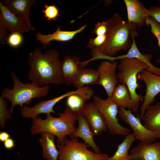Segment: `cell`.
Listing matches in <instances>:
<instances>
[{
    "label": "cell",
    "instance_id": "obj_4",
    "mask_svg": "<svg viewBox=\"0 0 160 160\" xmlns=\"http://www.w3.org/2000/svg\"><path fill=\"white\" fill-rule=\"evenodd\" d=\"M119 60L117 66L119 70L117 74L118 81L128 88L131 99L130 110L137 113L140 102L144 98V96L136 92V89L142 87L137 83V74L141 70H148V68L145 63L136 58H126Z\"/></svg>",
    "mask_w": 160,
    "mask_h": 160
},
{
    "label": "cell",
    "instance_id": "obj_30",
    "mask_svg": "<svg viewBox=\"0 0 160 160\" xmlns=\"http://www.w3.org/2000/svg\"><path fill=\"white\" fill-rule=\"evenodd\" d=\"M106 34L97 36L94 38L90 39L89 43L87 46L90 48L91 53L94 52L100 49L105 43L106 39Z\"/></svg>",
    "mask_w": 160,
    "mask_h": 160
},
{
    "label": "cell",
    "instance_id": "obj_28",
    "mask_svg": "<svg viewBox=\"0 0 160 160\" xmlns=\"http://www.w3.org/2000/svg\"><path fill=\"white\" fill-rule=\"evenodd\" d=\"M45 9L42 10L44 16L47 21L50 22L52 20H56L58 17L61 16L59 13V10L55 5L44 4Z\"/></svg>",
    "mask_w": 160,
    "mask_h": 160
},
{
    "label": "cell",
    "instance_id": "obj_33",
    "mask_svg": "<svg viewBox=\"0 0 160 160\" xmlns=\"http://www.w3.org/2000/svg\"><path fill=\"white\" fill-rule=\"evenodd\" d=\"M1 17L0 16V43L4 45L5 41H7L9 35Z\"/></svg>",
    "mask_w": 160,
    "mask_h": 160
},
{
    "label": "cell",
    "instance_id": "obj_15",
    "mask_svg": "<svg viewBox=\"0 0 160 160\" xmlns=\"http://www.w3.org/2000/svg\"><path fill=\"white\" fill-rule=\"evenodd\" d=\"M0 16L9 32L24 33L30 30L25 21L0 1Z\"/></svg>",
    "mask_w": 160,
    "mask_h": 160
},
{
    "label": "cell",
    "instance_id": "obj_23",
    "mask_svg": "<svg viewBox=\"0 0 160 160\" xmlns=\"http://www.w3.org/2000/svg\"><path fill=\"white\" fill-rule=\"evenodd\" d=\"M99 79L97 70L82 67L73 85L77 89L88 85L97 84Z\"/></svg>",
    "mask_w": 160,
    "mask_h": 160
},
{
    "label": "cell",
    "instance_id": "obj_26",
    "mask_svg": "<svg viewBox=\"0 0 160 160\" xmlns=\"http://www.w3.org/2000/svg\"><path fill=\"white\" fill-rule=\"evenodd\" d=\"M66 98L67 107L77 117L82 114L87 100L81 95L78 94L71 95Z\"/></svg>",
    "mask_w": 160,
    "mask_h": 160
},
{
    "label": "cell",
    "instance_id": "obj_20",
    "mask_svg": "<svg viewBox=\"0 0 160 160\" xmlns=\"http://www.w3.org/2000/svg\"><path fill=\"white\" fill-rule=\"evenodd\" d=\"M142 119L145 127L155 135L156 138H160V102L149 105Z\"/></svg>",
    "mask_w": 160,
    "mask_h": 160
},
{
    "label": "cell",
    "instance_id": "obj_7",
    "mask_svg": "<svg viewBox=\"0 0 160 160\" xmlns=\"http://www.w3.org/2000/svg\"><path fill=\"white\" fill-rule=\"evenodd\" d=\"M93 98L94 103L105 119L110 134L126 136L130 134L129 129L119 124L117 117L118 107L111 98L103 99L96 95Z\"/></svg>",
    "mask_w": 160,
    "mask_h": 160
},
{
    "label": "cell",
    "instance_id": "obj_5",
    "mask_svg": "<svg viewBox=\"0 0 160 160\" xmlns=\"http://www.w3.org/2000/svg\"><path fill=\"white\" fill-rule=\"evenodd\" d=\"M11 76L13 83V87L11 89H4L1 96L11 103L10 110L12 112L15 106L19 105L22 107L29 105L33 99L45 97L49 93L50 87L48 85L41 87L32 82L24 84L14 72L11 73Z\"/></svg>",
    "mask_w": 160,
    "mask_h": 160
},
{
    "label": "cell",
    "instance_id": "obj_9",
    "mask_svg": "<svg viewBox=\"0 0 160 160\" xmlns=\"http://www.w3.org/2000/svg\"><path fill=\"white\" fill-rule=\"evenodd\" d=\"M137 78L145 83L146 87L144 101L140 109V116L142 118L147 108L153 103L156 96L160 93V75L144 69L138 73Z\"/></svg>",
    "mask_w": 160,
    "mask_h": 160
},
{
    "label": "cell",
    "instance_id": "obj_3",
    "mask_svg": "<svg viewBox=\"0 0 160 160\" xmlns=\"http://www.w3.org/2000/svg\"><path fill=\"white\" fill-rule=\"evenodd\" d=\"M59 117H53L51 114H46V117L42 119L38 116L34 119L30 129L32 135L46 132L57 137V143H63L66 136L71 137L76 130L75 124L77 117L68 107L64 112L58 114Z\"/></svg>",
    "mask_w": 160,
    "mask_h": 160
},
{
    "label": "cell",
    "instance_id": "obj_10",
    "mask_svg": "<svg viewBox=\"0 0 160 160\" xmlns=\"http://www.w3.org/2000/svg\"><path fill=\"white\" fill-rule=\"evenodd\" d=\"M118 63L108 60L102 61L97 69L99 76L97 84L105 89L108 98H111L116 86L119 84L117 75L116 71Z\"/></svg>",
    "mask_w": 160,
    "mask_h": 160
},
{
    "label": "cell",
    "instance_id": "obj_13",
    "mask_svg": "<svg viewBox=\"0 0 160 160\" xmlns=\"http://www.w3.org/2000/svg\"><path fill=\"white\" fill-rule=\"evenodd\" d=\"M127 13L128 22L139 28L146 25L149 10L138 0H124Z\"/></svg>",
    "mask_w": 160,
    "mask_h": 160
},
{
    "label": "cell",
    "instance_id": "obj_29",
    "mask_svg": "<svg viewBox=\"0 0 160 160\" xmlns=\"http://www.w3.org/2000/svg\"><path fill=\"white\" fill-rule=\"evenodd\" d=\"M146 25H149L151 27V32L157 39L158 45L160 48V23L158 22L152 17H148L146 20ZM160 63V57L157 60Z\"/></svg>",
    "mask_w": 160,
    "mask_h": 160
},
{
    "label": "cell",
    "instance_id": "obj_19",
    "mask_svg": "<svg viewBox=\"0 0 160 160\" xmlns=\"http://www.w3.org/2000/svg\"><path fill=\"white\" fill-rule=\"evenodd\" d=\"M81 68L78 57L65 56L61 65V73L64 83L67 85H73Z\"/></svg>",
    "mask_w": 160,
    "mask_h": 160
},
{
    "label": "cell",
    "instance_id": "obj_18",
    "mask_svg": "<svg viewBox=\"0 0 160 160\" xmlns=\"http://www.w3.org/2000/svg\"><path fill=\"white\" fill-rule=\"evenodd\" d=\"M137 35V32H134L131 34L130 37L132 40V44L126 54L117 57H112L111 58V60L113 62L116 60H119L124 58H136L147 65L148 68L147 70L148 71L155 75H160V68L156 67L151 62L152 58L151 55L149 54H143L139 51L135 39V37Z\"/></svg>",
    "mask_w": 160,
    "mask_h": 160
},
{
    "label": "cell",
    "instance_id": "obj_34",
    "mask_svg": "<svg viewBox=\"0 0 160 160\" xmlns=\"http://www.w3.org/2000/svg\"><path fill=\"white\" fill-rule=\"evenodd\" d=\"M149 16L160 23V7H151L148 9Z\"/></svg>",
    "mask_w": 160,
    "mask_h": 160
},
{
    "label": "cell",
    "instance_id": "obj_16",
    "mask_svg": "<svg viewBox=\"0 0 160 160\" xmlns=\"http://www.w3.org/2000/svg\"><path fill=\"white\" fill-rule=\"evenodd\" d=\"M35 0H3V4L10 11L23 20L30 30L35 31L30 19V10Z\"/></svg>",
    "mask_w": 160,
    "mask_h": 160
},
{
    "label": "cell",
    "instance_id": "obj_21",
    "mask_svg": "<svg viewBox=\"0 0 160 160\" xmlns=\"http://www.w3.org/2000/svg\"><path fill=\"white\" fill-rule=\"evenodd\" d=\"M77 117L78 127L71 136L81 138L84 143L92 147L95 152L98 154L101 153L100 148L95 143L93 138L94 136L86 118L83 114Z\"/></svg>",
    "mask_w": 160,
    "mask_h": 160
},
{
    "label": "cell",
    "instance_id": "obj_32",
    "mask_svg": "<svg viewBox=\"0 0 160 160\" xmlns=\"http://www.w3.org/2000/svg\"><path fill=\"white\" fill-rule=\"evenodd\" d=\"M108 29V26L106 20L98 22L95 25L92 33L96 36L106 34Z\"/></svg>",
    "mask_w": 160,
    "mask_h": 160
},
{
    "label": "cell",
    "instance_id": "obj_2",
    "mask_svg": "<svg viewBox=\"0 0 160 160\" xmlns=\"http://www.w3.org/2000/svg\"><path fill=\"white\" fill-rule=\"evenodd\" d=\"M106 21L108 29L105 41L98 50L91 53L93 57L89 61L101 59L104 56L113 57L120 50L128 51L131 46L129 37L137 26L126 22L118 13Z\"/></svg>",
    "mask_w": 160,
    "mask_h": 160
},
{
    "label": "cell",
    "instance_id": "obj_1",
    "mask_svg": "<svg viewBox=\"0 0 160 160\" xmlns=\"http://www.w3.org/2000/svg\"><path fill=\"white\" fill-rule=\"evenodd\" d=\"M59 56V52L54 49L43 52L37 48L30 52L27 61L30 68L27 74L29 80L39 86L64 83Z\"/></svg>",
    "mask_w": 160,
    "mask_h": 160
},
{
    "label": "cell",
    "instance_id": "obj_22",
    "mask_svg": "<svg viewBox=\"0 0 160 160\" xmlns=\"http://www.w3.org/2000/svg\"><path fill=\"white\" fill-rule=\"evenodd\" d=\"M41 134L39 141L42 148L43 157L47 160H57L59 151L55 143V136L46 132H42Z\"/></svg>",
    "mask_w": 160,
    "mask_h": 160
},
{
    "label": "cell",
    "instance_id": "obj_14",
    "mask_svg": "<svg viewBox=\"0 0 160 160\" xmlns=\"http://www.w3.org/2000/svg\"><path fill=\"white\" fill-rule=\"evenodd\" d=\"M129 155L131 160H160V142H140L131 151Z\"/></svg>",
    "mask_w": 160,
    "mask_h": 160
},
{
    "label": "cell",
    "instance_id": "obj_27",
    "mask_svg": "<svg viewBox=\"0 0 160 160\" xmlns=\"http://www.w3.org/2000/svg\"><path fill=\"white\" fill-rule=\"evenodd\" d=\"M12 112L7 110V104L4 98L0 97V124L1 127L4 129L6 121L11 118Z\"/></svg>",
    "mask_w": 160,
    "mask_h": 160
},
{
    "label": "cell",
    "instance_id": "obj_35",
    "mask_svg": "<svg viewBox=\"0 0 160 160\" xmlns=\"http://www.w3.org/2000/svg\"><path fill=\"white\" fill-rule=\"evenodd\" d=\"M4 145L7 149H11L15 146L14 140L11 138H9L4 142Z\"/></svg>",
    "mask_w": 160,
    "mask_h": 160
},
{
    "label": "cell",
    "instance_id": "obj_25",
    "mask_svg": "<svg viewBox=\"0 0 160 160\" xmlns=\"http://www.w3.org/2000/svg\"><path fill=\"white\" fill-rule=\"evenodd\" d=\"M135 140L133 134H130L126 136L123 141L118 146L115 153L109 157L108 160H131L128 152Z\"/></svg>",
    "mask_w": 160,
    "mask_h": 160
},
{
    "label": "cell",
    "instance_id": "obj_36",
    "mask_svg": "<svg viewBox=\"0 0 160 160\" xmlns=\"http://www.w3.org/2000/svg\"><path fill=\"white\" fill-rule=\"evenodd\" d=\"M10 137L9 134L7 132L5 131L0 132V140L1 142H4L10 138Z\"/></svg>",
    "mask_w": 160,
    "mask_h": 160
},
{
    "label": "cell",
    "instance_id": "obj_6",
    "mask_svg": "<svg viewBox=\"0 0 160 160\" xmlns=\"http://www.w3.org/2000/svg\"><path fill=\"white\" fill-rule=\"evenodd\" d=\"M70 137L56 144L59 151V160H108L109 158L107 153L98 154L89 150L88 148L90 146L80 142L77 138Z\"/></svg>",
    "mask_w": 160,
    "mask_h": 160
},
{
    "label": "cell",
    "instance_id": "obj_11",
    "mask_svg": "<svg viewBox=\"0 0 160 160\" xmlns=\"http://www.w3.org/2000/svg\"><path fill=\"white\" fill-rule=\"evenodd\" d=\"M80 90L70 91L61 95L54 97L47 100H41L33 107H29L25 105L20 107L21 113L23 117L25 118L34 119L41 113L46 114L53 113L55 111L53 108L55 105L63 99L73 94H79Z\"/></svg>",
    "mask_w": 160,
    "mask_h": 160
},
{
    "label": "cell",
    "instance_id": "obj_31",
    "mask_svg": "<svg viewBox=\"0 0 160 160\" xmlns=\"http://www.w3.org/2000/svg\"><path fill=\"white\" fill-rule=\"evenodd\" d=\"M23 41V37L21 33H12L9 35L7 43L10 47L16 48L20 46Z\"/></svg>",
    "mask_w": 160,
    "mask_h": 160
},
{
    "label": "cell",
    "instance_id": "obj_12",
    "mask_svg": "<svg viewBox=\"0 0 160 160\" xmlns=\"http://www.w3.org/2000/svg\"><path fill=\"white\" fill-rule=\"evenodd\" d=\"M82 114L94 136L102 134L108 129L103 117L94 102L86 103Z\"/></svg>",
    "mask_w": 160,
    "mask_h": 160
},
{
    "label": "cell",
    "instance_id": "obj_24",
    "mask_svg": "<svg viewBox=\"0 0 160 160\" xmlns=\"http://www.w3.org/2000/svg\"><path fill=\"white\" fill-rule=\"evenodd\" d=\"M118 107L130 110L131 99L129 91L126 85L119 84L116 87L111 97Z\"/></svg>",
    "mask_w": 160,
    "mask_h": 160
},
{
    "label": "cell",
    "instance_id": "obj_8",
    "mask_svg": "<svg viewBox=\"0 0 160 160\" xmlns=\"http://www.w3.org/2000/svg\"><path fill=\"white\" fill-rule=\"evenodd\" d=\"M118 114L120 119L131 128L136 140L141 142L151 143L156 139L155 135L142 124L140 116L138 115L135 117L130 110L121 107H118Z\"/></svg>",
    "mask_w": 160,
    "mask_h": 160
},
{
    "label": "cell",
    "instance_id": "obj_17",
    "mask_svg": "<svg viewBox=\"0 0 160 160\" xmlns=\"http://www.w3.org/2000/svg\"><path fill=\"white\" fill-rule=\"evenodd\" d=\"M85 25L78 29L72 31H62L61 27L58 26L56 31L51 34H43L39 32L36 35V39L42 44L43 48L45 49L49 43L52 41L66 42L72 40L78 34L82 32L86 28Z\"/></svg>",
    "mask_w": 160,
    "mask_h": 160
}]
</instances>
